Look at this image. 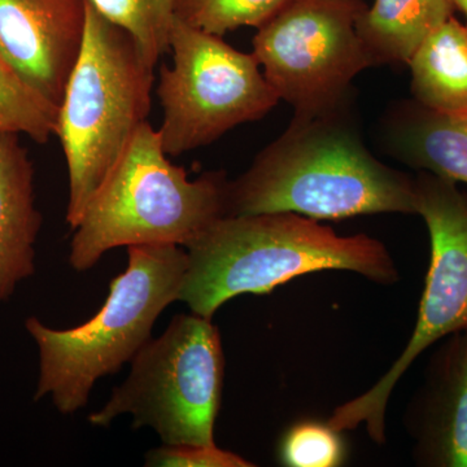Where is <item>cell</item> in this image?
<instances>
[{"label":"cell","instance_id":"16","mask_svg":"<svg viewBox=\"0 0 467 467\" xmlns=\"http://www.w3.org/2000/svg\"><path fill=\"white\" fill-rule=\"evenodd\" d=\"M110 23L133 36L140 51L156 67L171 52V32L181 0H88Z\"/></svg>","mask_w":467,"mask_h":467},{"label":"cell","instance_id":"1","mask_svg":"<svg viewBox=\"0 0 467 467\" xmlns=\"http://www.w3.org/2000/svg\"><path fill=\"white\" fill-rule=\"evenodd\" d=\"M296 213L315 220L417 214L414 177L371 155L347 103L295 116L287 130L230 181L227 217Z\"/></svg>","mask_w":467,"mask_h":467},{"label":"cell","instance_id":"14","mask_svg":"<svg viewBox=\"0 0 467 467\" xmlns=\"http://www.w3.org/2000/svg\"><path fill=\"white\" fill-rule=\"evenodd\" d=\"M454 11L450 0H374L356 29L374 67L408 64L427 36Z\"/></svg>","mask_w":467,"mask_h":467},{"label":"cell","instance_id":"12","mask_svg":"<svg viewBox=\"0 0 467 467\" xmlns=\"http://www.w3.org/2000/svg\"><path fill=\"white\" fill-rule=\"evenodd\" d=\"M20 135L0 133V304L36 272V243L42 227L33 161Z\"/></svg>","mask_w":467,"mask_h":467},{"label":"cell","instance_id":"9","mask_svg":"<svg viewBox=\"0 0 467 467\" xmlns=\"http://www.w3.org/2000/svg\"><path fill=\"white\" fill-rule=\"evenodd\" d=\"M362 0H291L257 27L254 55L295 116H317L347 103L350 84L374 67L359 39Z\"/></svg>","mask_w":467,"mask_h":467},{"label":"cell","instance_id":"17","mask_svg":"<svg viewBox=\"0 0 467 467\" xmlns=\"http://www.w3.org/2000/svg\"><path fill=\"white\" fill-rule=\"evenodd\" d=\"M57 109L34 94L0 58V133L26 134L47 143L57 134Z\"/></svg>","mask_w":467,"mask_h":467},{"label":"cell","instance_id":"11","mask_svg":"<svg viewBox=\"0 0 467 467\" xmlns=\"http://www.w3.org/2000/svg\"><path fill=\"white\" fill-rule=\"evenodd\" d=\"M441 342L402 420L417 466L467 467V328Z\"/></svg>","mask_w":467,"mask_h":467},{"label":"cell","instance_id":"2","mask_svg":"<svg viewBox=\"0 0 467 467\" xmlns=\"http://www.w3.org/2000/svg\"><path fill=\"white\" fill-rule=\"evenodd\" d=\"M186 251L189 263L178 300L208 319L234 297L269 294L321 270H347L384 285L400 278L382 242L367 234L340 236L296 213L221 218Z\"/></svg>","mask_w":467,"mask_h":467},{"label":"cell","instance_id":"10","mask_svg":"<svg viewBox=\"0 0 467 467\" xmlns=\"http://www.w3.org/2000/svg\"><path fill=\"white\" fill-rule=\"evenodd\" d=\"M85 27L86 0H0V58L58 109Z\"/></svg>","mask_w":467,"mask_h":467},{"label":"cell","instance_id":"3","mask_svg":"<svg viewBox=\"0 0 467 467\" xmlns=\"http://www.w3.org/2000/svg\"><path fill=\"white\" fill-rule=\"evenodd\" d=\"M229 184L225 171L190 180L168 159L159 130L144 122L73 229L70 266L85 272L117 247H187L227 217Z\"/></svg>","mask_w":467,"mask_h":467},{"label":"cell","instance_id":"5","mask_svg":"<svg viewBox=\"0 0 467 467\" xmlns=\"http://www.w3.org/2000/svg\"><path fill=\"white\" fill-rule=\"evenodd\" d=\"M153 70L133 36L86 0L84 42L58 106L55 134L69 174L70 229L149 121Z\"/></svg>","mask_w":467,"mask_h":467},{"label":"cell","instance_id":"6","mask_svg":"<svg viewBox=\"0 0 467 467\" xmlns=\"http://www.w3.org/2000/svg\"><path fill=\"white\" fill-rule=\"evenodd\" d=\"M225 356L212 319L178 315L130 361V374L112 389L103 408L88 416L94 426L133 417V429L150 427L165 445H213L223 396Z\"/></svg>","mask_w":467,"mask_h":467},{"label":"cell","instance_id":"20","mask_svg":"<svg viewBox=\"0 0 467 467\" xmlns=\"http://www.w3.org/2000/svg\"><path fill=\"white\" fill-rule=\"evenodd\" d=\"M147 466L161 467H252L254 463L233 451L213 445H165L150 451Z\"/></svg>","mask_w":467,"mask_h":467},{"label":"cell","instance_id":"18","mask_svg":"<svg viewBox=\"0 0 467 467\" xmlns=\"http://www.w3.org/2000/svg\"><path fill=\"white\" fill-rule=\"evenodd\" d=\"M291 0H181L177 17L223 36L242 26L260 27Z\"/></svg>","mask_w":467,"mask_h":467},{"label":"cell","instance_id":"15","mask_svg":"<svg viewBox=\"0 0 467 467\" xmlns=\"http://www.w3.org/2000/svg\"><path fill=\"white\" fill-rule=\"evenodd\" d=\"M408 66L417 103L438 112H466L467 24L448 18L420 43Z\"/></svg>","mask_w":467,"mask_h":467},{"label":"cell","instance_id":"7","mask_svg":"<svg viewBox=\"0 0 467 467\" xmlns=\"http://www.w3.org/2000/svg\"><path fill=\"white\" fill-rule=\"evenodd\" d=\"M171 51L173 64L160 69L158 88L159 133L168 156L208 146L278 103L254 52L235 50L223 36L175 17Z\"/></svg>","mask_w":467,"mask_h":467},{"label":"cell","instance_id":"4","mask_svg":"<svg viewBox=\"0 0 467 467\" xmlns=\"http://www.w3.org/2000/svg\"><path fill=\"white\" fill-rule=\"evenodd\" d=\"M129 264L109 285L106 303L84 325L57 330L36 317L26 328L36 344L34 400L51 396L61 414L88 405L95 383L119 371L152 339L159 316L180 299L189 256L174 244L128 247Z\"/></svg>","mask_w":467,"mask_h":467},{"label":"cell","instance_id":"21","mask_svg":"<svg viewBox=\"0 0 467 467\" xmlns=\"http://www.w3.org/2000/svg\"><path fill=\"white\" fill-rule=\"evenodd\" d=\"M450 2L454 9H459L460 12L465 15L467 20V0H450Z\"/></svg>","mask_w":467,"mask_h":467},{"label":"cell","instance_id":"8","mask_svg":"<svg viewBox=\"0 0 467 467\" xmlns=\"http://www.w3.org/2000/svg\"><path fill=\"white\" fill-rule=\"evenodd\" d=\"M417 214L430 235V264L417 322L399 358L373 387L344 402L328 418L337 431L364 425L376 444L387 441L386 414L393 389L425 350L467 328V193L427 171L414 177Z\"/></svg>","mask_w":467,"mask_h":467},{"label":"cell","instance_id":"13","mask_svg":"<svg viewBox=\"0 0 467 467\" xmlns=\"http://www.w3.org/2000/svg\"><path fill=\"white\" fill-rule=\"evenodd\" d=\"M384 126L387 149L399 161L467 184V110L438 112L405 101Z\"/></svg>","mask_w":467,"mask_h":467},{"label":"cell","instance_id":"19","mask_svg":"<svg viewBox=\"0 0 467 467\" xmlns=\"http://www.w3.org/2000/svg\"><path fill=\"white\" fill-rule=\"evenodd\" d=\"M279 461L288 467H337L347 459L342 432L316 420L295 423L279 442Z\"/></svg>","mask_w":467,"mask_h":467}]
</instances>
